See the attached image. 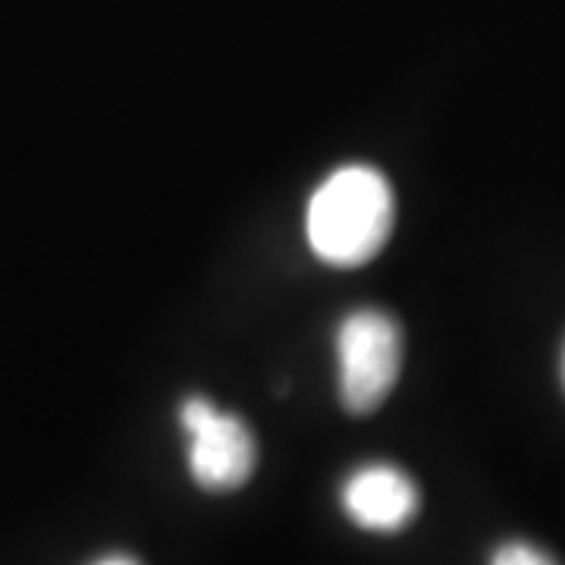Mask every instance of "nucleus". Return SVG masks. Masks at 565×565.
Masks as SVG:
<instances>
[{"label": "nucleus", "instance_id": "nucleus-1", "mask_svg": "<svg viewBox=\"0 0 565 565\" xmlns=\"http://www.w3.org/2000/svg\"><path fill=\"white\" fill-rule=\"evenodd\" d=\"M396 223V199L377 167L345 163L318 182L305 207V239L330 267H362L381 255Z\"/></svg>", "mask_w": 565, "mask_h": 565}, {"label": "nucleus", "instance_id": "nucleus-2", "mask_svg": "<svg viewBox=\"0 0 565 565\" xmlns=\"http://www.w3.org/2000/svg\"><path fill=\"white\" fill-rule=\"evenodd\" d=\"M337 390L352 415L381 408L403 371V330L381 308H355L333 333Z\"/></svg>", "mask_w": 565, "mask_h": 565}, {"label": "nucleus", "instance_id": "nucleus-3", "mask_svg": "<svg viewBox=\"0 0 565 565\" xmlns=\"http://www.w3.org/2000/svg\"><path fill=\"white\" fill-rule=\"evenodd\" d=\"M180 427L189 475L202 490L230 493L255 475L258 446L239 415L223 412L204 396H189L180 405Z\"/></svg>", "mask_w": 565, "mask_h": 565}, {"label": "nucleus", "instance_id": "nucleus-4", "mask_svg": "<svg viewBox=\"0 0 565 565\" xmlns=\"http://www.w3.org/2000/svg\"><path fill=\"white\" fill-rule=\"evenodd\" d=\"M340 505L352 525L371 534L403 531L422 509V493L403 468L390 462L359 465L340 487Z\"/></svg>", "mask_w": 565, "mask_h": 565}, {"label": "nucleus", "instance_id": "nucleus-5", "mask_svg": "<svg viewBox=\"0 0 565 565\" xmlns=\"http://www.w3.org/2000/svg\"><path fill=\"white\" fill-rule=\"evenodd\" d=\"M490 565H559L546 550L527 544V541H509L497 546V553L490 556Z\"/></svg>", "mask_w": 565, "mask_h": 565}, {"label": "nucleus", "instance_id": "nucleus-6", "mask_svg": "<svg viewBox=\"0 0 565 565\" xmlns=\"http://www.w3.org/2000/svg\"><path fill=\"white\" fill-rule=\"evenodd\" d=\"M88 565H141V563L139 559H132V556H126V553H107V556L92 559Z\"/></svg>", "mask_w": 565, "mask_h": 565}, {"label": "nucleus", "instance_id": "nucleus-7", "mask_svg": "<svg viewBox=\"0 0 565 565\" xmlns=\"http://www.w3.org/2000/svg\"><path fill=\"white\" fill-rule=\"evenodd\" d=\"M563 386H565V349H563Z\"/></svg>", "mask_w": 565, "mask_h": 565}]
</instances>
